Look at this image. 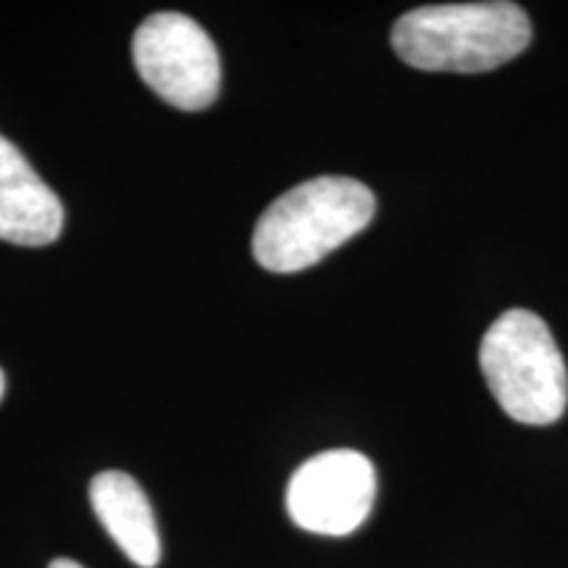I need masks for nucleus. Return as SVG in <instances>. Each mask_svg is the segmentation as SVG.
<instances>
[{
    "mask_svg": "<svg viewBox=\"0 0 568 568\" xmlns=\"http://www.w3.org/2000/svg\"><path fill=\"white\" fill-rule=\"evenodd\" d=\"M529 42L527 11L508 0L418 6L393 24L397 59L422 71L477 74L514 61Z\"/></svg>",
    "mask_w": 568,
    "mask_h": 568,
    "instance_id": "nucleus-1",
    "label": "nucleus"
},
{
    "mask_svg": "<svg viewBox=\"0 0 568 568\" xmlns=\"http://www.w3.org/2000/svg\"><path fill=\"white\" fill-rule=\"evenodd\" d=\"M376 197L351 176H316L276 197L253 232V255L274 274L316 266L347 240L364 232Z\"/></svg>",
    "mask_w": 568,
    "mask_h": 568,
    "instance_id": "nucleus-2",
    "label": "nucleus"
},
{
    "mask_svg": "<svg viewBox=\"0 0 568 568\" xmlns=\"http://www.w3.org/2000/svg\"><path fill=\"white\" fill-rule=\"evenodd\" d=\"M479 366L497 406L529 426L556 424L568 406V368L545 318L510 308L481 337Z\"/></svg>",
    "mask_w": 568,
    "mask_h": 568,
    "instance_id": "nucleus-3",
    "label": "nucleus"
},
{
    "mask_svg": "<svg viewBox=\"0 0 568 568\" xmlns=\"http://www.w3.org/2000/svg\"><path fill=\"white\" fill-rule=\"evenodd\" d=\"M132 59L140 80L180 111H203L222 88V63L209 32L195 19L159 11L138 27Z\"/></svg>",
    "mask_w": 568,
    "mask_h": 568,
    "instance_id": "nucleus-4",
    "label": "nucleus"
},
{
    "mask_svg": "<svg viewBox=\"0 0 568 568\" xmlns=\"http://www.w3.org/2000/svg\"><path fill=\"white\" fill-rule=\"evenodd\" d=\"M376 500V468L358 450H324L287 485V514L311 535L345 537L364 527Z\"/></svg>",
    "mask_w": 568,
    "mask_h": 568,
    "instance_id": "nucleus-5",
    "label": "nucleus"
},
{
    "mask_svg": "<svg viewBox=\"0 0 568 568\" xmlns=\"http://www.w3.org/2000/svg\"><path fill=\"white\" fill-rule=\"evenodd\" d=\"M63 232V205L13 142L0 134V240L51 245Z\"/></svg>",
    "mask_w": 568,
    "mask_h": 568,
    "instance_id": "nucleus-6",
    "label": "nucleus"
},
{
    "mask_svg": "<svg viewBox=\"0 0 568 568\" xmlns=\"http://www.w3.org/2000/svg\"><path fill=\"white\" fill-rule=\"evenodd\" d=\"M90 503L98 521L132 564L155 568L161 560V531L151 500L124 471H103L90 481Z\"/></svg>",
    "mask_w": 568,
    "mask_h": 568,
    "instance_id": "nucleus-7",
    "label": "nucleus"
},
{
    "mask_svg": "<svg viewBox=\"0 0 568 568\" xmlns=\"http://www.w3.org/2000/svg\"><path fill=\"white\" fill-rule=\"evenodd\" d=\"M48 568H84V566H80L77 560H71V558H55Z\"/></svg>",
    "mask_w": 568,
    "mask_h": 568,
    "instance_id": "nucleus-8",
    "label": "nucleus"
},
{
    "mask_svg": "<svg viewBox=\"0 0 568 568\" xmlns=\"http://www.w3.org/2000/svg\"><path fill=\"white\" fill-rule=\"evenodd\" d=\"M3 393H6V376H3V368H0V400H3Z\"/></svg>",
    "mask_w": 568,
    "mask_h": 568,
    "instance_id": "nucleus-9",
    "label": "nucleus"
}]
</instances>
